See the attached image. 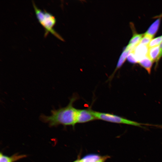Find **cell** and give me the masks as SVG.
I'll list each match as a JSON object with an SVG mask.
<instances>
[{
    "label": "cell",
    "mask_w": 162,
    "mask_h": 162,
    "mask_svg": "<svg viewBox=\"0 0 162 162\" xmlns=\"http://www.w3.org/2000/svg\"><path fill=\"white\" fill-rule=\"evenodd\" d=\"M153 62V61L147 56L139 61L138 63L144 68L148 73H150Z\"/></svg>",
    "instance_id": "10"
},
{
    "label": "cell",
    "mask_w": 162,
    "mask_h": 162,
    "mask_svg": "<svg viewBox=\"0 0 162 162\" xmlns=\"http://www.w3.org/2000/svg\"><path fill=\"white\" fill-rule=\"evenodd\" d=\"M153 38V37L144 33L139 44L148 45Z\"/></svg>",
    "instance_id": "14"
},
{
    "label": "cell",
    "mask_w": 162,
    "mask_h": 162,
    "mask_svg": "<svg viewBox=\"0 0 162 162\" xmlns=\"http://www.w3.org/2000/svg\"><path fill=\"white\" fill-rule=\"evenodd\" d=\"M134 49V47L128 45L125 48L120 57L116 69L109 78L110 80L112 79L117 70L122 66L127 58L128 54Z\"/></svg>",
    "instance_id": "6"
},
{
    "label": "cell",
    "mask_w": 162,
    "mask_h": 162,
    "mask_svg": "<svg viewBox=\"0 0 162 162\" xmlns=\"http://www.w3.org/2000/svg\"><path fill=\"white\" fill-rule=\"evenodd\" d=\"M149 47L148 45L139 44L133 51L138 62L147 56Z\"/></svg>",
    "instance_id": "5"
},
{
    "label": "cell",
    "mask_w": 162,
    "mask_h": 162,
    "mask_svg": "<svg viewBox=\"0 0 162 162\" xmlns=\"http://www.w3.org/2000/svg\"><path fill=\"white\" fill-rule=\"evenodd\" d=\"M162 17V14L159 16L157 19L151 25L145 33L153 37L158 31Z\"/></svg>",
    "instance_id": "9"
},
{
    "label": "cell",
    "mask_w": 162,
    "mask_h": 162,
    "mask_svg": "<svg viewBox=\"0 0 162 162\" xmlns=\"http://www.w3.org/2000/svg\"><path fill=\"white\" fill-rule=\"evenodd\" d=\"M73 162H82L80 159H78L74 161Z\"/></svg>",
    "instance_id": "17"
},
{
    "label": "cell",
    "mask_w": 162,
    "mask_h": 162,
    "mask_svg": "<svg viewBox=\"0 0 162 162\" xmlns=\"http://www.w3.org/2000/svg\"><path fill=\"white\" fill-rule=\"evenodd\" d=\"M78 98L77 94H74L70 98L69 103L66 106L57 109L54 108L51 110L50 116L41 114L40 117V120L47 123L50 127H56L60 125L64 126H74L76 123L78 109L74 107L73 104Z\"/></svg>",
    "instance_id": "1"
},
{
    "label": "cell",
    "mask_w": 162,
    "mask_h": 162,
    "mask_svg": "<svg viewBox=\"0 0 162 162\" xmlns=\"http://www.w3.org/2000/svg\"><path fill=\"white\" fill-rule=\"evenodd\" d=\"M25 154H19L16 153L11 156H8L3 154L1 152L0 153V162H14L21 159L26 158Z\"/></svg>",
    "instance_id": "7"
},
{
    "label": "cell",
    "mask_w": 162,
    "mask_h": 162,
    "mask_svg": "<svg viewBox=\"0 0 162 162\" xmlns=\"http://www.w3.org/2000/svg\"><path fill=\"white\" fill-rule=\"evenodd\" d=\"M133 50L128 54L127 57V60L130 62L131 63H138Z\"/></svg>",
    "instance_id": "15"
},
{
    "label": "cell",
    "mask_w": 162,
    "mask_h": 162,
    "mask_svg": "<svg viewBox=\"0 0 162 162\" xmlns=\"http://www.w3.org/2000/svg\"><path fill=\"white\" fill-rule=\"evenodd\" d=\"M162 42V35L152 39L148 45L149 48L159 46Z\"/></svg>",
    "instance_id": "13"
},
{
    "label": "cell",
    "mask_w": 162,
    "mask_h": 162,
    "mask_svg": "<svg viewBox=\"0 0 162 162\" xmlns=\"http://www.w3.org/2000/svg\"><path fill=\"white\" fill-rule=\"evenodd\" d=\"M94 114L97 120L99 119L112 123L125 124L137 126H141L142 124L141 123L128 120L112 113L94 111Z\"/></svg>",
    "instance_id": "3"
},
{
    "label": "cell",
    "mask_w": 162,
    "mask_h": 162,
    "mask_svg": "<svg viewBox=\"0 0 162 162\" xmlns=\"http://www.w3.org/2000/svg\"><path fill=\"white\" fill-rule=\"evenodd\" d=\"M32 2L36 17L45 30L44 36L46 37L48 33L50 32L58 38L63 40L62 38L53 28L56 22L55 16L45 10L42 11L38 8L34 2L32 1Z\"/></svg>",
    "instance_id": "2"
},
{
    "label": "cell",
    "mask_w": 162,
    "mask_h": 162,
    "mask_svg": "<svg viewBox=\"0 0 162 162\" xmlns=\"http://www.w3.org/2000/svg\"><path fill=\"white\" fill-rule=\"evenodd\" d=\"M160 49L159 46L149 48L147 56L153 61L158 63L160 58Z\"/></svg>",
    "instance_id": "8"
},
{
    "label": "cell",
    "mask_w": 162,
    "mask_h": 162,
    "mask_svg": "<svg viewBox=\"0 0 162 162\" xmlns=\"http://www.w3.org/2000/svg\"><path fill=\"white\" fill-rule=\"evenodd\" d=\"M160 48H162V42L161 43L160 45Z\"/></svg>",
    "instance_id": "18"
},
{
    "label": "cell",
    "mask_w": 162,
    "mask_h": 162,
    "mask_svg": "<svg viewBox=\"0 0 162 162\" xmlns=\"http://www.w3.org/2000/svg\"><path fill=\"white\" fill-rule=\"evenodd\" d=\"M94 112V111L91 108L78 109L76 123H84L97 120Z\"/></svg>",
    "instance_id": "4"
},
{
    "label": "cell",
    "mask_w": 162,
    "mask_h": 162,
    "mask_svg": "<svg viewBox=\"0 0 162 162\" xmlns=\"http://www.w3.org/2000/svg\"><path fill=\"white\" fill-rule=\"evenodd\" d=\"M110 157L108 156H101V158L96 162H105V161Z\"/></svg>",
    "instance_id": "16"
},
{
    "label": "cell",
    "mask_w": 162,
    "mask_h": 162,
    "mask_svg": "<svg viewBox=\"0 0 162 162\" xmlns=\"http://www.w3.org/2000/svg\"><path fill=\"white\" fill-rule=\"evenodd\" d=\"M101 157L96 154H90L81 159L82 162H96Z\"/></svg>",
    "instance_id": "12"
},
{
    "label": "cell",
    "mask_w": 162,
    "mask_h": 162,
    "mask_svg": "<svg viewBox=\"0 0 162 162\" xmlns=\"http://www.w3.org/2000/svg\"><path fill=\"white\" fill-rule=\"evenodd\" d=\"M144 34H139L134 33L130 40L128 45L134 46L138 44L143 37Z\"/></svg>",
    "instance_id": "11"
}]
</instances>
